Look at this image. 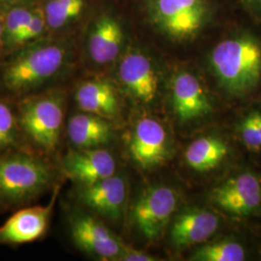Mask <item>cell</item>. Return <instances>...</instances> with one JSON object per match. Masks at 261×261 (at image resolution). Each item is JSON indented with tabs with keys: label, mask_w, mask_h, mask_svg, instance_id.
I'll return each mask as SVG.
<instances>
[{
	"label": "cell",
	"mask_w": 261,
	"mask_h": 261,
	"mask_svg": "<svg viewBox=\"0 0 261 261\" xmlns=\"http://www.w3.org/2000/svg\"><path fill=\"white\" fill-rule=\"evenodd\" d=\"M71 236L81 251L101 259H119L126 249L102 222L90 215L73 218Z\"/></svg>",
	"instance_id": "7c38bea8"
},
{
	"label": "cell",
	"mask_w": 261,
	"mask_h": 261,
	"mask_svg": "<svg viewBox=\"0 0 261 261\" xmlns=\"http://www.w3.org/2000/svg\"><path fill=\"white\" fill-rule=\"evenodd\" d=\"M179 198L177 192L166 185L150 187L137 198L130 220L143 239L155 242L163 236L175 216Z\"/></svg>",
	"instance_id": "ba28073f"
},
{
	"label": "cell",
	"mask_w": 261,
	"mask_h": 261,
	"mask_svg": "<svg viewBox=\"0 0 261 261\" xmlns=\"http://www.w3.org/2000/svg\"><path fill=\"white\" fill-rule=\"evenodd\" d=\"M46 22H47V19H46V15L44 11L41 9L33 11L32 18L30 19L28 28L19 40V45L24 44L28 41L35 39L39 35H41L45 28Z\"/></svg>",
	"instance_id": "d4e9b609"
},
{
	"label": "cell",
	"mask_w": 261,
	"mask_h": 261,
	"mask_svg": "<svg viewBox=\"0 0 261 261\" xmlns=\"http://www.w3.org/2000/svg\"><path fill=\"white\" fill-rule=\"evenodd\" d=\"M149 24L174 43L192 42L202 34L214 17L211 0H145Z\"/></svg>",
	"instance_id": "7a4b0ae2"
},
{
	"label": "cell",
	"mask_w": 261,
	"mask_h": 261,
	"mask_svg": "<svg viewBox=\"0 0 261 261\" xmlns=\"http://www.w3.org/2000/svg\"><path fill=\"white\" fill-rule=\"evenodd\" d=\"M116 161L111 152L97 148H79L65 156L63 169L77 183L93 184L116 174Z\"/></svg>",
	"instance_id": "5bb4252c"
},
{
	"label": "cell",
	"mask_w": 261,
	"mask_h": 261,
	"mask_svg": "<svg viewBox=\"0 0 261 261\" xmlns=\"http://www.w3.org/2000/svg\"><path fill=\"white\" fill-rule=\"evenodd\" d=\"M221 224L220 217L207 208H187L169 224V241L178 250L199 246L213 237Z\"/></svg>",
	"instance_id": "8fae6325"
},
{
	"label": "cell",
	"mask_w": 261,
	"mask_h": 261,
	"mask_svg": "<svg viewBox=\"0 0 261 261\" xmlns=\"http://www.w3.org/2000/svg\"><path fill=\"white\" fill-rule=\"evenodd\" d=\"M211 204L223 214L246 223L261 220V169L241 163L208 195Z\"/></svg>",
	"instance_id": "3957f363"
},
{
	"label": "cell",
	"mask_w": 261,
	"mask_h": 261,
	"mask_svg": "<svg viewBox=\"0 0 261 261\" xmlns=\"http://www.w3.org/2000/svg\"><path fill=\"white\" fill-rule=\"evenodd\" d=\"M3 1H12V0H3Z\"/></svg>",
	"instance_id": "f1b7e54d"
},
{
	"label": "cell",
	"mask_w": 261,
	"mask_h": 261,
	"mask_svg": "<svg viewBox=\"0 0 261 261\" xmlns=\"http://www.w3.org/2000/svg\"><path fill=\"white\" fill-rule=\"evenodd\" d=\"M125 43V30L121 22L103 14L95 19L88 33L87 49L90 58L98 65L114 62L121 54Z\"/></svg>",
	"instance_id": "2e32d148"
},
{
	"label": "cell",
	"mask_w": 261,
	"mask_h": 261,
	"mask_svg": "<svg viewBox=\"0 0 261 261\" xmlns=\"http://www.w3.org/2000/svg\"><path fill=\"white\" fill-rule=\"evenodd\" d=\"M128 150L134 163L142 169L163 166L171 153V140L164 124L152 117H143L130 133Z\"/></svg>",
	"instance_id": "30bf717a"
},
{
	"label": "cell",
	"mask_w": 261,
	"mask_h": 261,
	"mask_svg": "<svg viewBox=\"0 0 261 261\" xmlns=\"http://www.w3.org/2000/svg\"><path fill=\"white\" fill-rule=\"evenodd\" d=\"M79 198L94 213L116 222L120 220L127 200V185L116 174L82 187Z\"/></svg>",
	"instance_id": "4fadbf2b"
},
{
	"label": "cell",
	"mask_w": 261,
	"mask_h": 261,
	"mask_svg": "<svg viewBox=\"0 0 261 261\" xmlns=\"http://www.w3.org/2000/svg\"><path fill=\"white\" fill-rule=\"evenodd\" d=\"M234 138L241 149L261 160V101L240 107L233 124Z\"/></svg>",
	"instance_id": "44dd1931"
},
{
	"label": "cell",
	"mask_w": 261,
	"mask_h": 261,
	"mask_svg": "<svg viewBox=\"0 0 261 261\" xmlns=\"http://www.w3.org/2000/svg\"><path fill=\"white\" fill-rule=\"evenodd\" d=\"M255 253L261 257V250L242 236H227L219 241L199 245L191 255L196 261H245L252 259Z\"/></svg>",
	"instance_id": "ffe728a7"
},
{
	"label": "cell",
	"mask_w": 261,
	"mask_h": 261,
	"mask_svg": "<svg viewBox=\"0 0 261 261\" xmlns=\"http://www.w3.org/2000/svg\"><path fill=\"white\" fill-rule=\"evenodd\" d=\"M260 27H261V25H260Z\"/></svg>",
	"instance_id": "f546056e"
},
{
	"label": "cell",
	"mask_w": 261,
	"mask_h": 261,
	"mask_svg": "<svg viewBox=\"0 0 261 261\" xmlns=\"http://www.w3.org/2000/svg\"><path fill=\"white\" fill-rule=\"evenodd\" d=\"M3 32H4V28H3V25H2L1 20H0V37H1V35L3 34Z\"/></svg>",
	"instance_id": "83f0119b"
},
{
	"label": "cell",
	"mask_w": 261,
	"mask_h": 261,
	"mask_svg": "<svg viewBox=\"0 0 261 261\" xmlns=\"http://www.w3.org/2000/svg\"><path fill=\"white\" fill-rule=\"evenodd\" d=\"M65 47L47 44L29 48L17 56L3 73V83L13 92L28 91L51 79L64 66Z\"/></svg>",
	"instance_id": "8992f818"
},
{
	"label": "cell",
	"mask_w": 261,
	"mask_h": 261,
	"mask_svg": "<svg viewBox=\"0 0 261 261\" xmlns=\"http://www.w3.org/2000/svg\"><path fill=\"white\" fill-rule=\"evenodd\" d=\"M55 199L47 206L23 208L0 225V244L21 245L37 241L47 231Z\"/></svg>",
	"instance_id": "9a60e30c"
},
{
	"label": "cell",
	"mask_w": 261,
	"mask_h": 261,
	"mask_svg": "<svg viewBox=\"0 0 261 261\" xmlns=\"http://www.w3.org/2000/svg\"><path fill=\"white\" fill-rule=\"evenodd\" d=\"M84 7V0H50L45 10L47 25L53 29L62 28L79 18Z\"/></svg>",
	"instance_id": "7402d4cb"
},
{
	"label": "cell",
	"mask_w": 261,
	"mask_h": 261,
	"mask_svg": "<svg viewBox=\"0 0 261 261\" xmlns=\"http://www.w3.org/2000/svg\"><path fill=\"white\" fill-rule=\"evenodd\" d=\"M238 3L249 19L261 25V0H238Z\"/></svg>",
	"instance_id": "484cf974"
},
{
	"label": "cell",
	"mask_w": 261,
	"mask_h": 261,
	"mask_svg": "<svg viewBox=\"0 0 261 261\" xmlns=\"http://www.w3.org/2000/svg\"><path fill=\"white\" fill-rule=\"evenodd\" d=\"M117 79L123 91L140 107L158 102L162 92V75L154 58L140 48L128 50L119 61Z\"/></svg>",
	"instance_id": "52a82bcc"
},
{
	"label": "cell",
	"mask_w": 261,
	"mask_h": 261,
	"mask_svg": "<svg viewBox=\"0 0 261 261\" xmlns=\"http://www.w3.org/2000/svg\"><path fill=\"white\" fill-rule=\"evenodd\" d=\"M64 118L65 96L61 91L28 98L19 105V126L45 152H54L57 148Z\"/></svg>",
	"instance_id": "277c9868"
},
{
	"label": "cell",
	"mask_w": 261,
	"mask_h": 261,
	"mask_svg": "<svg viewBox=\"0 0 261 261\" xmlns=\"http://www.w3.org/2000/svg\"><path fill=\"white\" fill-rule=\"evenodd\" d=\"M208 65L229 102L241 107L261 101L260 25H233L211 49Z\"/></svg>",
	"instance_id": "6da1fadb"
},
{
	"label": "cell",
	"mask_w": 261,
	"mask_h": 261,
	"mask_svg": "<svg viewBox=\"0 0 261 261\" xmlns=\"http://www.w3.org/2000/svg\"><path fill=\"white\" fill-rule=\"evenodd\" d=\"M16 118L6 103L0 102V148L16 142Z\"/></svg>",
	"instance_id": "cb8c5ba5"
},
{
	"label": "cell",
	"mask_w": 261,
	"mask_h": 261,
	"mask_svg": "<svg viewBox=\"0 0 261 261\" xmlns=\"http://www.w3.org/2000/svg\"><path fill=\"white\" fill-rule=\"evenodd\" d=\"M120 260L126 261H153L156 260L155 257L151 256L149 254H145L143 252H137L135 250H130L128 248L125 249Z\"/></svg>",
	"instance_id": "4316f807"
},
{
	"label": "cell",
	"mask_w": 261,
	"mask_h": 261,
	"mask_svg": "<svg viewBox=\"0 0 261 261\" xmlns=\"http://www.w3.org/2000/svg\"><path fill=\"white\" fill-rule=\"evenodd\" d=\"M54 173L46 162L23 154L0 156V200L32 199L50 186Z\"/></svg>",
	"instance_id": "5b68a950"
},
{
	"label": "cell",
	"mask_w": 261,
	"mask_h": 261,
	"mask_svg": "<svg viewBox=\"0 0 261 261\" xmlns=\"http://www.w3.org/2000/svg\"><path fill=\"white\" fill-rule=\"evenodd\" d=\"M68 137L77 148H97L111 142L113 136L108 119L83 112L73 115L68 123Z\"/></svg>",
	"instance_id": "d6986e66"
},
{
	"label": "cell",
	"mask_w": 261,
	"mask_h": 261,
	"mask_svg": "<svg viewBox=\"0 0 261 261\" xmlns=\"http://www.w3.org/2000/svg\"><path fill=\"white\" fill-rule=\"evenodd\" d=\"M75 103L84 112L105 119H115L121 112V101L115 86L102 79L89 80L81 84L75 94Z\"/></svg>",
	"instance_id": "ac0fdd59"
},
{
	"label": "cell",
	"mask_w": 261,
	"mask_h": 261,
	"mask_svg": "<svg viewBox=\"0 0 261 261\" xmlns=\"http://www.w3.org/2000/svg\"><path fill=\"white\" fill-rule=\"evenodd\" d=\"M33 12L23 8L11 10L7 16L5 33L10 45H19V40L28 28Z\"/></svg>",
	"instance_id": "603a6c76"
},
{
	"label": "cell",
	"mask_w": 261,
	"mask_h": 261,
	"mask_svg": "<svg viewBox=\"0 0 261 261\" xmlns=\"http://www.w3.org/2000/svg\"><path fill=\"white\" fill-rule=\"evenodd\" d=\"M169 101L172 112L180 124L201 121L212 114L213 102L198 75L180 69L169 84Z\"/></svg>",
	"instance_id": "9c48e42d"
},
{
	"label": "cell",
	"mask_w": 261,
	"mask_h": 261,
	"mask_svg": "<svg viewBox=\"0 0 261 261\" xmlns=\"http://www.w3.org/2000/svg\"><path fill=\"white\" fill-rule=\"evenodd\" d=\"M238 151L223 136L208 135L192 141L185 152L188 168L198 173H205L237 159Z\"/></svg>",
	"instance_id": "e0dca14e"
}]
</instances>
